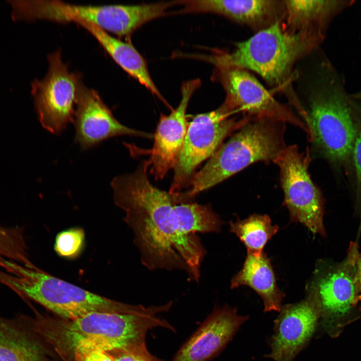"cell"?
<instances>
[{
  "mask_svg": "<svg viewBox=\"0 0 361 361\" xmlns=\"http://www.w3.org/2000/svg\"><path fill=\"white\" fill-rule=\"evenodd\" d=\"M178 12L212 13L245 25L255 33L284 20V0L178 1Z\"/></svg>",
  "mask_w": 361,
  "mask_h": 361,
  "instance_id": "e0dca14e",
  "label": "cell"
},
{
  "mask_svg": "<svg viewBox=\"0 0 361 361\" xmlns=\"http://www.w3.org/2000/svg\"><path fill=\"white\" fill-rule=\"evenodd\" d=\"M212 77L226 92L223 106L232 114L242 112L250 118H265L289 123L307 133L302 120L286 105L275 99L248 71L230 67H216Z\"/></svg>",
  "mask_w": 361,
  "mask_h": 361,
  "instance_id": "7c38bea8",
  "label": "cell"
},
{
  "mask_svg": "<svg viewBox=\"0 0 361 361\" xmlns=\"http://www.w3.org/2000/svg\"><path fill=\"white\" fill-rule=\"evenodd\" d=\"M77 24L91 34L122 69L169 106L151 79L145 60L132 45L112 36L91 24L85 22Z\"/></svg>",
  "mask_w": 361,
  "mask_h": 361,
  "instance_id": "44dd1931",
  "label": "cell"
},
{
  "mask_svg": "<svg viewBox=\"0 0 361 361\" xmlns=\"http://www.w3.org/2000/svg\"><path fill=\"white\" fill-rule=\"evenodd\" d=\"M309 149L301 153L296 145L286 146L273 160L279 168L280 182L291 222L304 225L309 231L326 236L323 223L325 200L308 172Z\"/></svg>",
  "mask_w": 361,
  "mask_h": 361,
  "instance_id": "9c48e42d",
  "label": "cell"
},
{
  "mask_svg": "<svg viewBox=\"0 0 361 361\" xmlns=\"http://www.w3.org/2000/svg\"><path fill=\"white\" fill-rule=\"evenodd\" d=\"M45 77L31 83V93L39 120L49 132L58 134L73 122L78 94L82 85L79 74L71 72L58 50L48 56Z\"/></svg>",
  "mask_w": 361,
  "mask_h": 361,
  "instance_id": "8fae6325",
  "label": "cell"
},
{
  "mask_svg": "<svg viewBox=\"0 0 361 361\" xmlns=\"http://www.w3.org/2000/svg\"><path fill=\"white\" fill-rule=\"evenodd\" d=\"M232 114L222 104L213 111L197 115L189 124L173 167L169 193H181L190 184L198 165L215 153L227 136L251 119L246 116L229 118Z\"/></svg>",
  "mask_w": 361,
  "mask_h": 361,
  "instance_id": "30bf717a",
  "label": "cell"
},
{
  "mask_svg": "<svg viewBox=\"0 0 361 361\" xmlns=\"http://www.w3.org/2000/svg\"><path fill=\"white\" fill-rule=\"evenodd\" d=\"M354 134L345 173L353 202L354 214L361 224V91L349 94Z\"/></svg>",
  "mask_w": 361,
  "mask_h": 361,
  "instance_id": "7402d4cb",
  "label": "cell"
},
{
  "mask_svg": "<svg viewBox=\"0 0 361 361\" xmlns=\"http://www.w3.org/2000/svg\"><path fill=\"white\" fill-rule=\"evenodd\" d=\"M29 305L33 312L30 319L35 329L61 361H74V350L82 341L93 342L106 351L128 349L145 345L146 333L153 327L173 330L167 321L156 316L168 311L171 302L150 306L141 312H93L75 319L53 317Z\"/></svg>",
  "mask_w": 361,
  "mask_h": 361,
  "instance_id": "3957f363",
  "label": "cell"
},
{
  "mask_svg": "<svg viewBox=\"0 0 361 361\" xmlns=\"http://www.w3.org/2000/svg\"><path fill=\"white\" fill-rule=\"evenodd\" d=\"M358 244L351 242L346 257L339 262L321 260L306 286V296L320 311L318 327L336 337L356 314L361 303L354 255Z\"/></svg>",
  "mask_w": 361,
  "mask_h": 361,
  "instance_id": "ba28073f",
  "label": "cell"
},
{
  "mask_svg": "<svg viewBox=\"0 0 361 361\" xmlns=\"http://www.w3.org/2000/svg\"><path fill=\"white\" fill-rule=\"evenodd\" d=\"M0 361H61L35 329L30 316H0Z\"/></svg>",
  "mask_w": 361,
  "mask_h": 361,
  "instance_id": "ac0fdd59",
  "label": "cell"
},
{
  "mask_svg": "<svg viewBox=\"0 0 361 361\" xmlns=\"http://www.w3.org/2000/svg\"><path fill=\"white\" fill-rule=\"evenodd\" d=\"M249 318L238 314L236 307L225 305L214 308L173 361H207L225 347Z\"/></svg>",
  "mask_w": 361,
  "mask_h": 361,
  "instance_id": "2e32d148",
  "label": "cell"
},
{
  "mask_svg": "<svg viewBox=\"0 0 361 361\" xmlns=\"http://www.w3.org/2000/svg\"><path fill=\"white\" fill-rule=\"evenodd\" d=\"M325 36L314 31H291L282 21L236 43L232 52H216L196 57L216 67H235L256 72L276 92L285 95L306 124V110L293 85V68L298 61L319 47Z\"/></svg>",
  "mask_w": 361,
  "mask_h": 361,
  "instance_id": "7a4b0ae2",
  "label": "cell"
},
{
  "mask_svg": "<svg viewBox=\"0 0 361 361\" xmlns=\"http://www.w3.org/2000/svg\"><path fill=\"white\" fill-rule=\"evenodd\" d=\"M73 357L74 361H113L105 350L90 341L80 342Z\"/></svg>",
  "mask_w": 361,
  "mask_h": 361,
  "instance_id": "484cf974",
  "label": "cell"
},
{
  "mask_svg": "<svg viewBox=\"0 0 361 361\" xmlns=\"http://www.w3.org/2000/svg\"><path fill=\"white\" fill-rule=\"evenodd\" d=\"M355 264L356 268V276L361 292V252L357 246L355 249L354 255Z\"/></svg>",
  "mask_w": 361,
  "mask_h": 361,
  "instance_id": "83f0119b",
  "label": "cell"
},
{
  "mask_svg": "<svg viewBox=\"0 0 361 361\" xmlns=\"http://www.w3.org/2000/svg\"><path fill=\"white\" fill-rule=\"evenodd\" d=\"M74 121L75 141L84 150L118 136L153 138L150 133L132 129L120 123L98 93L83 84L78 94Z\"/></svg>",
  "mask_w": 361,
  "mask_h": 361,
  "instance_id": "5bb4252c",
  "label": "cell"
},
{
  "mask_svg": "<svg viewBox=\"0 0 361 361\" xmlns=\"http://www.w3.org/2000/svg\"><path fill=\"white\" fill-rule=\"evenodd\" d=\"M6 260L24 266H30V259L24 229L21 227H8L0 225V267Z\"/></svg>",
  "mask_w": 361,
  "mask_h": 361,
  "instance_id": "cb8c5ba5",
  "label": "cell"
},
{
  "mask_svg": "<svg viewBox=\"0 0 361 361\" xmlns=\"http://www.w3.org/2000/svg\"><path fill=\"white\" fill-rule=\"evenodd\" d=\"M230 231L245 246L247 254L260 256L268 241L278 231L277 225H273L266 214H254L244 220L229 222Z\"/></svg>",
  "mask_w": 361,
  "mask_h": 361,
  "instance_id": "603a6c76",
  "label": "cell"
},
{
  "mask_svg": "<svg viewBox=\"0 0 361 361\" xmlns=\"http://www.w3.org/2000/svg\"><path fill=\"white\" fill-rule=\"evenodd\" d=\"M171 2L137 5H78L60 1L19 0L14 7L19 22H85L118 37H128L145 23L164 16Z\"/></svg>",
  "mask_w": 361,
  "mask_h": 361,
  "instance_id": "52a82bcc",
  "label": "cell"
},
{
  "mask_svg": "<svg viewBox=\"0 0 361 361\" xmlns=\"http://www.w3.org/2000/svg\"><path fill=\"white\" fill-rule=\"evenodd\" d=\"M84 238V230L80 228H72L63 231L56 238L55 250L61 257H75L83 248Z\"/></svg>",
  "mask_w": 361,
  "mask_h": 361,
  "instance_id": "d4e9b609",
  "label": "cell"
},
{
  "mask_svg": "<svg viewBox=\"0 0 361 361\" xmlns=\"http://www.w3.org/2000/svg\"><path fill=\"white\" fill-rule=\"evenodd\" d=\"M284 22L291 31H314L325 35L331 21L353 5L350 0H284Z\"/></svg>",
  "mask_w": 361,
  "mask_h": 361,
  "instance_id": "d6986e66",
  "label": "cell"
},
{
  "mask_svg": "<svg viewBox=\"0 0 361 361\" xmlns=\"http://www.w3.org/2000/svg\"><path fill=\"white\" fill-rule=\"evenodd\" d=\"M319 76L306 108L308 137L314 154L345 176L354 134L349 94L344 79L328 62Z\"/></svg>",
  "mask_w": 361,
  "mask_h": 361,
  "instance_id": "277c9868",
  "label": "cell"
},
{
  "mask_svg": "<svg viewBox=\"0 0 361 361\" xmlns=\"http://www.w3.org/2000/svg\"><path fill=\"white\" fill-rule=\"evenodd\" d=\"M319 319V307L308 296L298 302L282 305L269 339L271 351L265 356L275 361H293L308 345Z\"/></svg>",
  "mask_w": 361,
  "mask_h": 361,
  "instance_id": "4fadbf2b",
  "label": "cell"
},
{
  "mask_svg": "<svg viewBox=\"0 0 361 361\" xmlns=\"http://www.w3.org/2000/svg\"><path fill=\"white\" fill-rule=\"evenodd\" d=\"M148 168L143 160L134 172L113 178L115 204L125 213L143 265L151 270L178 269L198 281L206 251L196 234L185 231L179 211L180 203L193 200L154 186Z\"/></svg>",
  "mask_w": 361,
  "mask_h": 361,
  "instance_id": "6da1fadb",
  "label": "cell"
},
{
  "mask_svg": "<svg viewBox=\"0 0 361 361\" xmlns=\"http://www.w3.org/2000/svg\"><path fill=\"white\" fill-rule=\"evenodd\" d=\"M106 352L113 361H163L149 353L146 345L128 349L115 348Z\"/></svg>",
  "mask_w": 361,
  "mask_h": 361,
  "instance_id": "4316f807",
  "label": "cell"
},
{
  "mask_svg": "<svg viewBox=\"0 0 361 361\" xmlns=\"http://www.w3.org/2000/svg\"><path fill=\"white\" fill-rule=\"evenodd\" d=\"M0 283L25 301L32 300L60 318L75 319L93 312L129 313L133 305L112 300L57 278L36 265L16 264L0 272Z\"/></svg>",
  "mask_w": 361,
  "mask_h": 361,
  "instance_id": "8992f818",
  "label": "cell"
},
{
  "mask_svg": "<svg viewBox=\"0 0 361 361\" xmlns=\"http://www.w3.org/2000/svg\"><path fill=\"white\" fill-rule=\"evenodd\" d=\"M247 286L262 299L265 312H279L285 294L278 288L271 260L263 252L259 256L247 254L242 269L231 279V288Z\"/></svg>",
  "mask_w": 361,
  "mask_h": 361,
  "instance_id": "ffe728a7",
  "label": "cell"
},
{
  "mask_svg": "<svg viewBox=\"0 0 361 361\" xmlns=\"http://www.w3.org/2000/svg\"><path fill=\"white\" fill-rule=\"evenodd\" d=\"M201 85L200 79L185 82L181 87L182 97L178 106L169 115L161 114L160 117L148 160L150 173L156 180L163 178L174 166L189 125L186 115L189 102Z\"/></svg>",
  "mask_w": 361,
  "mask_h": 361,
  "instance_id": "9a60e30c",
  "label": "cell"
},
{
  "mask_svg": "<svg viewBox=\"0 0 361 361\" xmlns=\"http://www.w3.org/2000/svg\"><path fill=\"white\" fill-rule=\"evenodd\" d=\"M285 124L268 118H251L195 173L185 192L187 196L193 199L256 162L273 161L286 147Z\"/></svg>",
  "mask_w": 361,
  "mask_h": 361,
  "instance_id": "5b68a950",
  "label": "cell"
}]
</instances>
